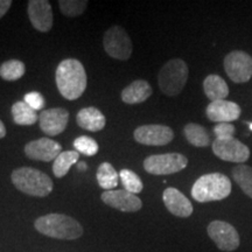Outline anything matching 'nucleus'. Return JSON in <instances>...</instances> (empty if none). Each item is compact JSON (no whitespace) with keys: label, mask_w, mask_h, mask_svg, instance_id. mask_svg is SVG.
<instances>
[{"label":"nucleus","mask_w":252,"mask_h":252,"mask_svg":"<svg viewBox=\"0 0 252 252\" xmlns=\"http://www.w3.org/2000/svg\"><path fill=\"white\" fill-rule=\"evenodd\" d=\"M80 159V153L76 151H64L56 158L53 162V173L58 179H61L68 174L69 169Z\"/></svg>","instance_id":"obj_23"},{"label":"nucleus","mask_w":252,"mask_h":252,"mask_svg":"<svg viewBox=\"0 0 252 252\" xmlns=\"http://www.w3.org/2000/svg\"><path fill=\"white\" fill-rule=\"evenodd\" d=\"M152 94L153 89L149 82L137 80L122 91V100L126 104H139L149 99Z\"/></svg>","instance_id":"obj_19"},{"label":"nucleus","mask_w":252,"mask_h":252,"mask_svg":"<svg viewBox=\"0 0 252 252\" xmlns=\"http://www.w3.org/2000/svg\"><path fill=\"white\" fill-rule=\"evenodd\" d=\"M24 102L28 104V105H30L33 110H35V111L36 110L42 109L46 104L45 97H43L40 93H37V91H31V93L25 94Z\"/></svg>","instance_id":"obj_31"},{"label":"nucleus","mask_w":252,"mask_h":252,"mask_svg":"<svg viewBox=\"0 0 252 252\" xmlns=\"http://www.w3.org/2000/svg\"><path fill=\"white\" fill-rule=\"evenodd\" d=\"M134 140L147 146H163L174 139V132L166 125L151 124L137 127L133 132Z\"/></svg>","instance_id":"obj_10"},{"label":"nucleus","mask_w":252,"mask_h":252,"mask_svg":"<svg viewBox=\"0 0 252 252\" xmlns=\"http://www.w3.org/2000/svg\"><path fill=\"white\" fill-rule=\"evenodd\" d=\"M27 12L32 26L35 30L42 33H47L52 30L53 11L48 0H30Z\"/></svg>","instance_id":"obj_14"},{"label":"nucleus","mask_w":252,"mask_h":252,"mask_svg":"<svg viewBox=\"0 0 252 252\" xmlns=\"http://www.w3.org/2000/svg\"><path fill=\"white\" fill-rule=\"evenodd\" d=\"M163 203L168 212L178 217H189L193 214V204L179 189L169 187L162 194Z\"/></svg>","instance_id":"obj_17"},{"label":"nucleus","mask_w":252,"mask_h":252,"mask_svg":"<svg viewBox=\"0 0 252 252\" xmlns=\"http://www.w3.org/2000/svg\"><path fill=\"white\" fill-rule=\"evenodd\" d=\"M12 4H13L12 0H0V19L7 13V11L11 8Z\"/></svg>","instance_id":"obj_32"},{"label":"nucleus","mask_w":252,"mask_h":252,"mask_svg":"<svg viewBox=\"0 0 252 252\" xmlns=\"http://www.w3.org/2000/svg\"><path fill=\"white\" fill-rule=\"evenodd\" d=\"M119 179H121L122 185L124 186V189L128 193L137 195L140 191H143V181H141L139 176L135 174L134 172L130 171V169H122L119 172Z\"/></svg>","instance_id":"obj_27"},{"label":"nucleus","mask_w":252,"mask_h":252,"mask_svg":"<svg viewBox=\"0 0 252 252\" xmlns=\"http://www.w3.org/2000/svg\"><path fill=\"white\" fill-rule=\"evenodd\" d=\"M216 139H230L234 138L235 126L231 123H220L214 127Z\"/></svg>","instance_id":"obj_30"},{"label":"nucleus","mask_w":252,"mask_h":252,"mask_svg":"<svg viewBox=\"0 0 252 252\" xmlns=\"http://www.w3.org/2000/svg\"><path fill=\"white\" fill-rule=\"evenodd\" d=\"M100 198L106 206L124 213L139 212L143 207V202H141L140 198L137 195L126 191L125 189L106 190L102 194Z\"/></svg>","instance_id":"obj_13"},{"label":"nucleus","mask_w":252,"mask_h":252,"mask_svg":"<svg viewBox=\"0 0 252 252\" xmlns=\"http://www.w3.org/2000/svg\"><path fill=\"white\" fill-rule=\"evenodd\" d=\"M203 90L206 96L212 102L223 100L229 94V87L226 82L219 75H209L203 82Z\"/></svg>","instance_id":"obj_20"},{"label":"nucleus","mask_w":252,"mask_h":252,"mask_svg":"<svg viewBox=\"0 0 252 252\" xmlns=\"http://www.w3.org/2000/svg\"><path fill=\"white\" fill-rule=\"evenodd\" d=\"M77 167H78V169H82V171H84V169L87 168V165H86V162H81V165H78Z\"/></svg>","instance_id":"obj_34"},{"label":"nucleus","mask_w":252,"mask_h":252,"mask_svg":"<svg viewBox=\"0 0 252 252\" xmlns=\"http://www.w3.org/2000/svg\"><path fill=\"white\" fill-rule=\"evenodd\" d=\"M207 232L220 251H235L241 244L237 230L224 220H213L208 225Z\"/></svg>","instance_id":"obj_8"},{"label":"nucleus","mask_w":252,"mask_h":252,"mask_svg":"<svg viewBox=\"0 0 252 252\" xmlns=\"http://www.w3.org/2000/svg\"><path fill=\"white\" fill-rule=\"evenodd\" d=\"M188 159L180 153H165L150 156L144 160V169L153 175H169L185 169Z\"/></svg>","instance_id":"obj_6"},{"label":"nucleus","mask_w":252,"mask_h":252,"mask_svg":"<svg viewBox=\"0 0 252 252\" xmlns=\"http://www.w3.org/2000/svg\"><path fill=\"white\" fill-rule=\"evenodd\" d=\"M26 72V65L19 60H8L0 65V77L5 81H18Z\"/></svg>","instance_id":"obj_26"},{"label":"nucleus","mask_w":252,"mask_h":252,"mask_svg":"<svg viewBox=\"0 0 252 252\" xmlns=\"http://www.w3.org/2000/svg\"><path fill=\"white\" fill-rule=\"evenodd\" d=\"M74 147L76 152L87 157H94L98 153L99 146L98 143L93 138L87 135H81L74 140Z\"/></svg>","instance_id":"obj_29"},{"label":"nucleus","mask_w":252,"mask_h":252,"mask_svg":"<svg viewBox=\"0 0 252 252\" xmlns=\"http://www.w3.org/2000/svg\"><path fill=\"white\" fill-rule=\"evenodd\" d=\"M59 93L68 100L80 98L87 89L88 77L84 65L76 59H65L59 63L55 72Z\"/></svg>","instance_id":"obj_1"},{"label":"nucleus","mask_w":252,"mask_h":252,"mask_svg":"<svg viewBox=\"0 0 252 252\" xmlns=\"http://www.w3.org/2000/svg\"><path fill=\"white\" fill-rule=\"evenodd\" d=\"M34 226L40 234L56 239L74 241L83 235V228L78 220L64 214H48L35 220Z\"/></svg>","instance_id":"obj_2"},{"label":"nucleus","mask_w":252,"mask_h":252,"mask_svg":"<svg viewBox=\"0 0 252 252\" xmlns=\"http://www.w3.org/2000/svg\"><path fill=\"white\" fill-rule=\"evenodd\" d=\"M231 193V181L222 173H210L198 178L191 188V196L200 203L220 201Z\"/></svg>","instance_id":"obj_4"},{"label":"nucleus","mask_w":252,"mask_h":252,"mask_svg":"<svg viewBox=\"0 0 252 252\" xmlns=\"http://www.w3.org/2000/svg\"><path fill=\"white\" fill-rule=\"evenodd\" d=\"M241 106L230 100H215L207 106L206 115L209 121L215 123H231L241 116Z\"/></svg>","instance_id":"obj_16"},{"label":"nucleus","mask_w":252,"mask_h":252,"mask_svg":"<svg viewBox=\"0 0 252 252\" xmlns=\"http://www.w3.org/2000/svg\"><path fill=\"white\" fill-rule=\"evenodd\" d=\"M58 4L63 15L68 18H75L83 14L89 2L87 0H60Z\"/></svg>","instance_id":"obj_28"},{"label":"nucleus","mask_w":252,"mask_h":252,"mask_svg":"<svg viewBox=\"0 0 252 252\" xmlns=\"http://www.w3.org/2000/svg\"><path fill=\"white\" fill-rule=\"evenodd\" d=\"M69 122V111L63 108L43 110L39 116L40 128L47 135H59L65 130Z\"/></svg>","instance_id":"obj_15"},{"label":"nucleus","mask_w":252,"mask_h":252,"mask_svg":"<svg viewBox=\"0 0 252 252\" xmlns=\"http://www.w3.org/2000/svg\"><path fill=\"white\" fill-rule=\"evenodd\" d=\"M96 178L97 181H98L99 187L105 189V190H112L113 188L118 186V172L109 162L100 163L98 169H97Z\"/></svg>","instance_id":"obj_24"},{"label":"nucleus","mask_w":252,"mask_h":252,"mask_svg":"<svg viewBox=\"0 0 252 252\" xmlns=\"http://www.w3.org/2000/svg\"><path fill=\"white\" fill-rule=\"evenodd\" d=\"M103 46L106 54L112 59L126 61L131 58L133 52L132 41L127 32L121 26H113L105 32L103 37Z\"/></svg>","instance_id":"obj_7"},{"label":"nucleus","mask_w":252,"mask_h":252,"mask_svg":"<svg viewBox=\"0 0 252 252\" xmlns=\"http://www.w3.org/2000/svg\"><path fill=\"white\" fill-rule=\"evenodd\" d=\"M76 123L83 130L90 132H99L105 127L106 118L102 112L94 106H88L78 111Z\"/></svg>","instance_id":"obj_18"},{"label":"nucleus","mask_w":252,"mask_h":252,"mask_svg":"<svg viewBox=\"0 0 252 252\" xmlns=\"http://www.w3.org/2000/svg\"><path fill=\"white\" fill-rule=\"evenodd\" d=\"M249 125H250V128L252 130V123H251V124H249Z\"/></svg>","instance_id":"obj_35"},{"label":"nucleus","mask_w":252,"mask_h":252,"mask_svg":"<svg viewBox=\"0 0 252 252\" xmlns=\"http://www.w3.org/2000/svg\"><path fill=\"white\" fill-rule=\"evenodd\" d=\"M188 80L187 63L181 59H173L165 63L158 75L160 90L166 96L174 97L184 90Z\"/></svg>","instance_id":"obj_5"},{"label":"nucleus","mask_w":252,"mask_h":252,"mask_svg":"<svg viewBox=\"0 0 252 252\" xmlns=\"http://www.w3.org/2000/svg\"><path fill=\"white\" fill-rule=\"evenodd\" d=\"M6 135V127L4 125V123L0 121V139H2Z\"/></svg>","instance_id":"obj_33"},{"label":"nucleus","mask_w":252,"mask_h":252,"mask_svg":"<svg viewBox=\"0 0 252 252\" xmlns=\"http://www.w3.org/2000/svg\"><path fill=\"white\" fill-rule=\"evenodd\" d=\"M12 184L23 193L35 197H46L54 189L52 179L46 173L32 167H20L11 175Z\"/></svg>","instance_id":"obj_3"},{"label":"nucleus","mask_w":252,"mask_h":252,"mask_svg":"<svg viewBox=\"0 0 252 252\" xmlns=\"http://www.w3.org/2000/svg\"><path fill=\"white\" fill-rule=\"evenodd\" d=\"M224 69L235 83H245L252 78V58L242 50H234L224 59Z\"/></svg>","instance_id":"obj_9"},{"label":"nucleus","mask_w":252,"mask_h":252,"mask_svg":"<svg viewBox=\"0 0 252 252\" xmlns=\"http://www.w3.org/2000/svg\"><path fill=\"white\" fill-rule=\"evenodd\" d=\"M213 152L223 161L243 163L250 157V150L236 138L215 139L213 143Z\"/></svg>","instance_id":"obj_11"},{"label":"nucleus","mask_w":252,"mask_h":252,"mask_svg":"<svg viewBox=\"0 0 252 252\" xmlns=\"http://www.w3.org/2000/svg\"><path fill=\"white\" fill-rule=\"evenodd\" d=\"M12 117L15 124L20 126L34 125L39 119L35 110L32 109L24 100H19L12 105Z\"/></svg>","instance_id":"obj_21"},{"label":"nucleus","mask_w":252,"mask_h":252,"mask_svg":"<svg viewBox=\"0 0 252 252\" xmlns=\"http://www.w3.org/2000/svg\"><path fill=\"white\" fill-rule=\"evenodd\" d=\"M25 154L28 159L35 161H54L62 153V147L58 141L50 138H40L25 145Z\"/></svg>","instance_id":"obj_12"},{"label":"nucleus","mask_w":252,"mask_h":252,"mask_svg":"<svg viewBox=\"0 0 252 252\" xmlns=\"http://www.w3.org/2000/svg\"><path fill=\"white\" fill-rule=\"evenodd\" d=\"M232 178L245 195L252 198V167L241 163L232 169Z\"/></svg>","instance_id":"obj_25"},{"label":"nucleus","mask_w":252,"mask_h":252,"mask_svg":"<svg viewBox=\"0 0 252 252\" xmlns=\"http://www.w3.org/2000/svg\"><path fill=\"white\" fill-rule=\"evenodd\" d=\"M184 134L188 143L195 147H207L212 143L210 135L206 128L195 123H189L185 126Z\"/></svg>","instance_id":"obj_22"}]
</instances>
